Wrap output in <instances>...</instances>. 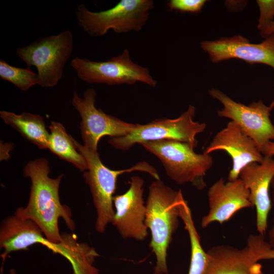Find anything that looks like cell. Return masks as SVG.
<instances>
[{"mask_svg":"<svg viewBox=\"0 0 274 274\" xmlns=\"http://www.w3.org/2000/svg\"><path fill=\"white\" fill-rule=\"evenodd\" d=\"M209 93L223 106L218 111V116L235 122L255 142L262 154L266 145L274 140V125L270 119L274 101L269 106H266L262 100L246 106L234 101L219 89L212 88Z\"/></svg>","mask_w":274,"mask_h":274,"instance_id":"9c48e42d","label":"cell"},{"mask_svg":"<svg viewBox=\"0 0 274 274\" xmlns=\"http://www.w3.org/2000/svg\"><path fill=\"white\" fill-rule=\"evenodd\" d=\"M141 145L159 159L167 176L177 183H191L198 189L206 186L203 177L213 165L210 154H197L189 144L172 140Z\"/></svg>","mask_w":274,"mask_h":274,"instance_id":"5b68a950","label":"cell"},{"mask_svg":"<svg viewBox=\"0 0 274 274\" xmlns=\"http://www.w3.org/2000/svg\"><path fill=\"white\" fill-rule=\"evenodd\" d=\"M177 210L190 238L191 258L188 274H203L209 263V256L200 244V236L195 228L191 210L183 194L179 199Z\"/></svg>","mask_w":274,"mask_h":274,"instance_id":"d6986e66","label":"cell"},{"mask_svg":"<svg viewBox=\"0 0 274 274\" xmlns=\"http://www.w3.org/2000/svg\"><path fill=\"white\" fill-rule=\"evenodd\" d=\"M154 6L152 0H121L109 9L92 12L81 4L76 16L79 26L91 37L104 36L110 29L117 33L138 32L146 24Z\"/></svg>","mask_w":274,"mask_h":274,"instance_id":"277c9868","label":"cell"},{"mask_svg":"<svg viewBox=\"0 0 274 274\" xmlns=\"http://www.w3.org/2000/svg\"><path fill=\"white\" fill-rule=\"evenodd\" d=\"M271 186L272 188V199L274 204V177L272 179ZM268 243L271 247V249L274 250V218L273 220V224L268 232Z\"/></svg>","mask_w":274,"mask_h":274,"instance_id":"603a6c76","label":"cell"},{"mask_svg":"<svg viewBox=\"0 0 274 274\" xmlns=\"http://www.w3.org/2000/svg\"><path fill=\"white\" fill-rule=\"evenodd\" d=\"M50 171L49 162L44 158L27 163L23 174L31 182L29 200L26 207L18 208L15 215L33 221L48 240L57 243L62 239L58 227L59 219L62 218L72 231L75 224L71 210L60 200L59 189L63 175L52 179L49 176Z\"/></svg>","mask_w":274,"mask_h":274,"instance_id":"6da1fadb","label":"cell"},{"mask_svg":"<svg viewBox=\"0 0 274 274\" xmlns=\"http://www.w3.org/2000/svg\"><path fill=\"white\" fill-rule=\"evenodd\" d=\"M130 186L123 194L114 196L115 215L112 224L124 238L144 240L148 235L145 220L146 205L143 197V179L132 176L128 182Z\"/></svg>","mask_w":274,"mask_h":274,"instance_id":"4fadbf2b","label":"cell"},{"mask_svg":"<svg viewBox=\"0 0 274 274\" xmlns=\"http://www.w3.org/2000/svg\"><path fill=\"white\" fill-rule=\"evenodd\" d=\"M205 0H170L167 3L168 9L182 12L198 13L205 3Z\"/></svg>","mask_w":274,"mask_h":274,"instance_id":"7402d4cb","label":"cell"},{"mask_svg":"<svg viewBox=\"0 0 274 274\" xmlns=\"http://www.w3.org/2000/svg\"><path fill=\"white\" fill-rule=\"evenodd\" d=\"M96 91L87 89L83 97L75 92L72 105L81 118L80 131L84 145L97 151L98 143L105 136L118 138L131 132L137 124L130 123L109 115L95 106Z\"/></svg>","mask_w":274,"mask_h":274,"instance_id":"30bf717a","label":"cell"},{"mask_svg":"<svg viewBox=\"0 0 274 274\" xmlns=\"http://www.w3.org/2000/svg\"><path fill=\"white\" fill-rule=\"evenodd\" d=\"M217 150L226 151L232 159V167L229 173L228 181L239 178L244 167L252 162H261L264 156L255 142L233 121L229 122L225 128L215 135L203 153L210 154Z\"/></svg>","mask_w":274,"mask_h":274,"instance_id":"5bb4252c","label":"cell"},{"mask_svg":"<svg viewBox=\"0 0 274 274\" xmlns=\"http://www.w3.org/2000/svg\"><path fill=\"white\" fill-rule=\"evenodd\" d=\"M49 128L50 133L48 149L80 170H87L88 165L85 158L77 149L73 138L68 134L64 126L60 122L51 121Z\"/></svg>","mask_w":274,"mask_h":274,"instance_id":"ac0fdd59","label":"cell"},{"mask_svg":"<svg viewBox=\"0 0 274 274\" xmlns=\"http://www.w3.org/2000/svg\"><path fill=\"white\" fill-rule=\"evenodd\" d=\"M274 177V159L264 156L261 162H252L244 167L239 178L250 192V200L256 210V227L264 235L268 226L269 213L271 209L269 187Z\"/></svg>","mask_w":274,"mask_h":274,"instance_id":"2e32d148","label":"cell"},{"mask_svg":"<svg viewBox=\"0 0 274 274\" xmlns=\"http://www.w3.org/2000/svg\"><path fill=\"white\" fill-rule=\"evenodd\" d=\"M73 141L77 149L84 157L87 163L88 169L83 176L90 188L96 210L95 228L97 232L104 233L107 225L113 221L115 215L113 198L117 189L118 177L124 173L134 171L147 173L156 180H160L159 176L154 167L145 161L139 162L125 169H111L102 163L97 151L89 149L74 138Z\"/></svg>","mask_w":274,"mask_h":274,"instance_id":"3957f363","label":"cell"},{"mask_svg":"<svg viewBox=\"0 0 274 274\" xmlns=\"http://www.w3.org/2000/svg\"><path fill=\"white\" fill-rule=\"evenodd\" d=\"M10 274H17L16 270L14 269H11Z\"/></svg>","mask_w":274,"mask_h":274,"instance_id":"4316f807","label":"cell"},{"mask_svg":"<svg viewBox=\"0 0 274 274\" xmlns=\"http://www.w3.org/2000/svg\"><path fill=\"white\" fill-rule=\"evenodd\" d=\"M73 35L65 30L36 40L17 49L19 57L38 71V85L45 88L55 86L61 79L64 66L73 50Z\"/></svg>","mask_w":274,"mask_h":274,"instance_id":"8992f818","label":"cell"},{"mask_svg":"<svg viewBox=\"0 0 274 274\" xmlns=\"http://www.w3.org/2000/svg\"><path fill=\"white\" fill-rule=\"evenodd\" d=\"M0 117L6 124L17 130L23 137L39 148L48 149L50 133L46 129L42 116L27 112L17 115L1 111Z\"/></svg>","mask_w":274,"mask_h":274,"instance_id":"e0dca14e","label":"cell"},{"mask_svg":"<svg viewBox=\"0 0 274 274\" xmlns=\"http://www.w3.org/2000/svg\"><path fill=\"white\" fill-rule=\"evenodd\" d=\"M0 77L23 91L38 85V74L31 70L30 67L14 66L3 59L0 60Z\"/></svg>","mask_w":274,"mask_h":274,"instance_id":"ffe728a7","label":"cell"},{"mask_svg":"<svg viewBox=\"0 0 274 274\" xmlns=\"http://www.w3.org/2000/svg\"><path fill=\"white\" fill-rule=\"evenodd\" d=\"M259 17L257 28L262 36L274 21V0H257Z\"/></svg>","mask_w":274,"mask_h":274,"instance_id":"44dd1931","label":"cell"},{"mask_svg":"<svg viewBox=\"0 0 274 274\" xmlns=\"http://www.w3.org/2000/svg\"><path fill=\"white\" fill-rule=\"evenodd\" d=\"M182 194L181 190L175 191L160 180L149 187L145 223L151 233L149 247L156 259L153 274H168L167 251L179 226L177 204Z\"/></svg>","mask_w":274,"mask_h":274,"instance_id":"7a4b0ae2","label":"cell"},{"mask_svg":"<svg viewBox=\"0 0 274 274\" xmlns=\"http://www.w3.org/2000/svg\"><path fill=\"white\" fill-rule=\"evenodd\" d=\"M200 47L214 63L235 58L250 64H264L274 69V33L258 44L251 43L247 38L237 35L203 41Z\"/></svg>","mask_w":274,"mask_h":274,"instance_id":"7c38bea8","label":"cell"},{"mask_svg":"<svg viewBox=\"0 0 274 274\" xmlns=\"http://www.w3.org/2000/svg\"><path fill=\"white\" fill-rule=\"evenodd\" d=\"M208 196L209 211L202 218V228L213 222L222 224L241 209L253 207L249 190L239 178L227 182L220 178L210 187Z\"/></svg>","mask_w":274,"mask_h":274,"instance_id":"9a60e30c","label":"cell"},{"mask_svg":"<svg viewBox=\"0 0 274 274\" xmlns=\"http://www.w3.org/2000/svg\"><path fill=\"white\" fill-rule=\"evenodd\" d=\"M259 261L261 260H274V250L270 249L263 253L258 258Z\"/></svg>","mask_w":274,"mask_h":274,"instance_id":"d4e9b609","label":"cell"},{"mask_svg":"<svg viewBox=\"0 0 274 274\" xmlns=\"http://www.w3.org/2000/svg\"><path fill=\"white\" fill-rule=\"evenodd\" d=\"M195 112V107L190 105L187 111L176 119H159L145 124H137L128 134L111 138L108 142L116 149L127 150L136 144L172 140L187 143L194 149L197 146L196 135L206 128V123L193 121Z\"/></svg>","mask_w":274,"mask_h":274,"instance_id":"52a82bcc","label":"cell"},{"mask_svg":"<svg viewBox=\"0 0 274 274\" xmlns=\"http://www.w3.org/2000/svg\"><path fill=\"white\" fill-rule=\"evenodd\" d=\"M77 77L89 83L106 84L109 85L134 84L142 82L155 87L157 81L149 70L134 62L129 51L105 61H94L87 58L75 57L71 63Z\"/></svg>","mask_w":274,"mask_h":274,"instance_id":"ba28073f","label":"cell"},{"mask_svg":"<svg viewBox=\"0 0 274 274\" xmlns=\"http://www.w3.org/2000/svg\"><path fill=\"white\" fill-rule=\"evenodd\" d=\"M274 33V21L271 23L268 29L262 36L263 38H266L269 35Z\"/></svg>","mask_w":274,"mask_h":274,"instance_id":"484cf974","label":"cell"},{"mask_svg":"<svg viewBox=\"0 0 274 274\" xmlns=\"http://www.w3.org/2000/svg\"><path fill=\"white\" fill-rule=\"evenodd\" d=\"M270 249L260 234L250 235L242 249L228 245L212 247L207 251L209 261L203 274H265L258 257Z\"/></svg>","mask_w":274,"mask_h":274,"instance_id":"8fae6325","label":"cell"},{"mask_svg":"<svg viewBox=\"0 0 274 274\" xmlns=\"http://www.w3.org/2000/svg\"><path fill=\"white\" fill-rule=\"evenodd\" d=\"M264 156L272 157L274 155V142H269L265 147L262 152Z\"/></svg>","mask_w":274,"mask_h":274,"instance_id":"cb8c5ba5","label":"cell"}]
</instances>
